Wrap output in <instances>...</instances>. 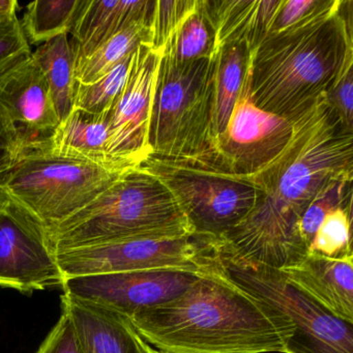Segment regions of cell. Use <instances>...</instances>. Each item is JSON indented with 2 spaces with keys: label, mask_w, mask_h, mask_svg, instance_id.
I'll return each mask as SVG.
<instances>
[{
  "label": "cell",
  "mask_w": 353,
  "mask_h": 353,
  "mask_svg": "<svg viewBox=\"0 0 353 353\" xmlns=\"http://www.w3.org/2000/svg\"><path fill=\"white\" fill-rule=\"evenodd\" d=\"M59 125L48 83L32 52L0 72L3 171L40 148Z\"/></svg>",
  "instance_id": "10"
},
{
  "label": "cell",
  "mask_w": 353,
  "mask_h": 353,
  "mask_svg": "<svg viewBox=\"0 0 353 353\" xmlns=\"http://www.w3.org/2000/svg\"><path fill=\"white\" fill-rule=\"evenodd\" d=\"M201 274L179 270L113 272L65 279L61 288L68 296L130 319L179 296Z\"/></svg>",
  "instance_id": "13"
},
{
  "label": "cell",
  "mask_w": 353,
  "mask_h": 353,
  "mask_svg": "<svg viewBox=\"0 0 353 353\" xmlns=\"http://www.w3.org/2000/svg\"><path fill=\"white\" fill-rule=\"evenodd\" d=\"M216 52L187 63H176L161 52L148 130L150 156L214 167Z\"/></svg>",
  "instance_id": "5"
},
{
  "label": "cell",
  "mask_w": 353,
  "mask_h": 353,
  "mask_svg": "<svg viewBox=\"0 0 353 353\" xmlns=\"http://www.w3.org/2000/svg\"><path fill=\"white\" fill-rule=\"evenodd\" d=\"M352 179H334L328 183L312 200L297 225L301 243L309 249L318 227L332 210L352 205Z\"/></svg>",
  "instance_id": "26"
},
{
  "label": "cell",
  "mask_w": 353,
  "mask_h": 353,
  "mask_svg": "<svg viewBox=\"0 0 353 353\" xmlns=\"http://www.w3.org/2000/svg\"><path fill=\"white\" fill-rule=\"evenodd\" d=\"M280 270L326 311L353 324V255L328 258L307 254L299 263Z\"/></svg>",
  "instance_id": "15"
},
{
  "label": "cell",
  "mask_w": 353,
  "mask_h": 353,
  "mask_svg": "<svg viewBox=\"0 0 353 353\" xmlns=\"http://www.w3.org/2000/svg\"><path fill=\"white\" fill-rule=\"evenodd\" d=\"M129 320L162 353H284L294 332L286 316L228 278L219 261L179 296Z\"/></svg>",
  "instance_id": "2"
},
{
  "label": "cell",
  "mask_w": 353,
  "mask_h": 353,
  "mask_svg": "<svg viewBox=\"0 0 353 353\" xmlns=\"http://www.w3.org/2000/svg\"><path fill=\"white\" fill-rule=\"evenodd\" d=\"M161 52L141 43L133 53L127 81L109 110V159L134 168L152 154L148 144L150 112Z\"/></svg>",
  "instance_id": "14"
},
{
  "label": "cell",
  "mask_w": 353,
  "mask_h": 353,
  "mask_svg": "<svg viewBox=\"0 0 353 353\" xmlns=\"http://www.w3.org/2000/svg\"><path fill=\"white\" fill-rule=\"evenodd\" d=\"M77 334L81 353H152V347L121 314L63 295Z\"/></svg>",
  "instance_id": "17"
},
{
  "label": "cell",
  "mask_w": 353,
  "mask_h": 353,
  "mask_svg": "<svg viewBox=\"0 0 353 353\" xmlns=\"http://www.w3.org/2000/svg\"><path fill=\"white\" fill-rule=\"evenodd\" d=\"M3 150L0 148V172L3 171Z\"/></svg>",
  "instance_id": "34"
},
{
  "label": "cell",
  "mask_w": 353,
  "mask_h": 353,
  "mask_svg": "<svg viewBox=\"0 0 353 353\" xmlns=\"http://www.w3.org/2000/svg\"><path fill=\"white\" fill-rule=\"evenodd\" d=\"M154 5V0H83L69 32L76 65L132 24L142 21L150 24Z\"/></svg>",
  "instance_id": "16"
},
{
  "label": "cell",
  "mask_w": 353,
  "mask_h": 353,
  "mask_svg": "<svg viewBox=\"0 0 353 353\" xmlns=\"http://www.w3.org/2000/svg\"><path fill=\"white\" fill-rule=\"evenodd\" d=\"M38 353H81L73 322L65 310Z\"/></svg>",
  "instance_id": "31"
},
{
  "label": "cell",
  "mask_w": 353,
  "mask_h": 353,
  "mask_svg": "<svg viewBox=\"0 0 353 353\" xmlns=\"http://www.w3.org/2000/svg\"><path fill=\"white\" fill-rule=\"evenodd\" d=\"M108 114L109 111L96 115L73 109L69 117L59 123L50 137L36 150H46L57 156L130 169L109 159Z\"/></svg>",
  "instance_id": "19"
},
{
  "label": "cell",
  "mask_w": 353,
  "mask_h": 353,
  "mask_svg": "<svg viewBox=\"0 0 353 353\" xmlns=\"http://www.w3.org/2000/svg\"><path fill=\"white\" fill-rule=\"evenodd\" d=\"M216 28L208 0L197 5L161 51L176 63L197 61L216 52Z\"/></svg>",
  "instance_id": "22"
},
{
  "label": "cell",
  "mask_w": 353,
  "mask_h": 353,
  "mask_svg": "<svg viewBox=\"0 0 353 353\" xmlns=\"http://www.w3.org/2000/svg\"><path fill=\"white\" fill-rule=\"evenodd\" d=\"M282 0H208L216 48L230 43L254 52L270 34Z\"/></svg>",
  "instance_id": "18"
},
{
  "label": "cell",
  "mask_w": 353,
  "mask_h": 353,
  "mask_svg": "<svg viewBox=\"0 0 353 353\" xmlns=\"http://www.w3.org/2000/svg\"><path fill=\"white\" fill-rule=\"evenodd\" d=\"M196 5L197 0H154L150 26L152 48L161 52Z\"/></svg>",
  "instance_id": "28"
},
{
  "label": "cell",
  "mask_w": 353,
  "mask_h": 353,
  "mask_svg": "<svg viewBox=\"0 0 353 353\" xmlns=\"http://www.w3.org/2000/svg\"><path fill=\"white\" fill-rule=\"evenodd\" d=\"M150 26L148 22H137L115 34L92 57L76 65V82L84 85L94 83L132 54L141 43L150 44Z\"/></svg>",
  "instance_id": "24"
},
{
  "label": "cell",
  "mask_w": 353,
  "mask_h": 353,
  "mask_svg": "<svg viewBox=\"0 0 353 353\" xmlns=\"http://www.w3.org/2000/svg\"><path fill=\"white\" fill-rule=\"evenodd\" d=\"M32 57L46 78L59 123H63L73 111L75 97L76 59L69 34L43 43Z\"/></svg>",
  "instance_id": "20"
},
{
  "label": "cell",
  "mask_w": 353,
  "mask_h": 353,
  "mask_svg": "<svg viewBox=\"0 0 353 353\" xmlns=\"http://www.w3.org/2000/svg\"><path fill=\"white\" fill-rule=\"evenodd\" d=\"M152 353H162V352H160V351L156 350V349H154V347H152Z\"/></svg>",
  "instance_id": "35"
},
{
  "label": "cell",
  "mask_w": 353,
  "mask_h": 353,
  "mask_svg": "<svg viewBox=\"0 0 353 353\" xmlns=\"http://www.w3.org/2000/svg\"><path fill=\"white\" fill-rule=\"evenodd\" d=\"M18 3L16 0H0V20L17 15Z\"/></svg>",
  "instance_id": "33"
},
{
  "label": "cell",
  "mask_w": 353,
  "mask_h": 353,
  "mask_svg": "<svg viewBox=\"0 0 353 353\" xmlns=\"http://www.w3.org/2000/svg\"><path fill=\"white\" fill-rule=\"evenodd\" d=\"M128 170L34 150L0 173V192L26 208L48 232Z\"/></svg>",
  "instance_id": "6"
},
{
  "label": "cell",
  "mask_w": 353,
  "mask_h": 353,
  "mask_svg": "<svg viewBox=\"0 0 353 353\" xmlns=\"http://www.w3.org/2000/svg\"><path fill=\"white\" fill-rule=\"evenodd\" d=\"M220 239L183 236H136L94 247L55 254L65 279L113 272L179 270L205 272L218 264Z\"/></svg>",
  "instance_id": "9"
},
{
  "label": "cell",
  "mask_w": 353,
  "mask_h": 353,
  "mask_svg": "<svg viewBox=\"0 0 353 353\" xmlns=\"http://www.w3.org/2000/svg\"><path fill=\"white\" fill-rule=\"evenodd\" d=\"M352 0H321L305 19L270 34L251 53L252 102L293 121L323 98L353 50Z\"/></svg>",
  "instance_id": "3"
},
{
  "label": "cell",
  "mask_w": 353,
  "mask_h": 353,
  "mask_svg": "<svg viewBox=\"0 0 353 353\" xmlns=\"http://www.w3.org/2000/svg\"><path fill=\"white\" fill-rule=\"evenodd\" d=\"M133 53L94 83L84 85L76 82L74 109L96 115L108 112L127 81Z\"/></svg>",
  "instance_id": "25"
},
{
  "label": "cell",
  "mask_w": 353,
  "mask_h": 353,
  "mask_svg": "<svg viewBox=\"0 0 353 353\" xmlns=\"http://www.w3.org/2000/svg\"><path fill=\"white\" fill-rule=\"evenodd\" d=\"M251 52L243 43L219 47L214 70V140L226 129L249 68Z\"/></svg>",
  "instance_id": "21"
},
{
  "label": "cell",
  "mask_w": 353,
  "mask_h": 353,
  "mask_svg": "<svg viewBox=\"0 0 353 353\" xmlns=\"http://www.w3.org/2000/svg\"><path fill=\"white\" fill-rule=\"evenodd\" d=\"M321 0H282L270 34H276L305 19L318 6Z\"/></svg>",
  "instance_id": "32"
},
{
  "label": "cell",
  "mask_w": 353,
  "mask_h": 353,
  "mask_svg": "<svg viewBox=\"0 0 353 353\" xmlns=\"http://www.w3.org/2000/svg\"><path fill=\"white\" fill-rule=\"evenodd\" d=\"M291 135L292 121L252 102L247 71L226 129L214 140V167L239 177L249 176L276 159Z\"/></svg>",
  "instance_id": "12"
},
{
  "label": "cell",
  "mask_w": 353,
  "mask_h": 353,
  "mask_svg": "<svg viewBox=\"0 0 353 353\" xmlns=\"http://www.w3.org/2000/svg\"><path fill=\"white\" fill-rule=\"evenodd\" d=\"M30 53V43L17 15L0 20V72Z\"/></svg>",
  "instance_id": "30"
},
{
  "label": "cell",
  "mask_w": 353,
  "mask_h": 353,
  "mask_svg": "<svg viewBox=\"0 0 353 353\" xmlns=\"http://www.w3.org/2000/svg\"><path fill=\"white\" fill-rule=\"evenodd\" d=\"M218 261L228 278L290 320L294 332L284 353H353V324L326 311L280 270L239 257L222 239Z\"/></svg>",
  "instance_id": "7"
},
{
  "label": "cell",
  "mask_w": 353,
  "mask_h": 353,
  "mask_svg": "<svg viewBox=\"0 0 353 353\" xmlns=\"http://www.w3.org/2000/svg\"><path fill=\"white\" fill-rule=\"evenodd\" d=\"M83 0H37L26 8L21 28L28 43H46L73 28Z\"/></svg>",
  "instance_id": "23"
},
{
  "label": "cell",
  "mask_w": 353,
  "mask_h": 353,
  "mask_svg": "<svg viewBox=\"0 0 353 353\" xmlns=\"http://www.w3.org/2000/svg\"><path fill=\"white\" fill-rule=\"evenodd\" d=\"M63 282L45 227L0 192V286L32 293Z\"/></svg>",
  "instance_id": "11"
},
{
  "label": "cell",
  "mask_w": 353,
  "mask_h": 353,
  "mask_svg": "<svg viewBox=\"0 0 353 353\" xmlns=\"http://www.w3.org/2000/svg\"><path fill=\"white\" fill-rule=\"evenodd\" d=\"M194 234L168 188L139 166L129 169L85 208L47 232L53 253L136 236Z\"/></svg>",
  "instance_id": "4"
},
{
  "label": "cell",
  "mask_w": 353,
  "mask_h": 353,
  "mask_svg": "<svg viewBox=\"0 0 353 353\" xmlns=\"http://www.w3.org/2000/svg\"><path fill=\"white\" fill-rule=\"evenodd\" d=\"M351 220L352 205L343 206L330 212L314 234L307 254L328 258L352 256Z\"/></svg>",
  "instance_id": "27"
},
{
  "label": "cell",
  "mask_w": 353,
  "mask_h": 353,
  "mask_svg": "<svg viewBox=\"0 0 353 353\" xmlns=\"http://www.w3.org/2000/svg\"><path fill=\"white\" fill-rule=\"evenodd\" d=\"M162 181L196 234L221 239L251 212L259 191L247 179L197 161L150 156L139 165Z\"/></svg>",
  "instance_id": "8"
},
{
  "label": "cell",
  "mask_w": 353,
  "mask_h": 353,
  "mask_svg": "<svg viewBox=\"0 0 353 353\" xmlns=\"http://www.w3.org/2000/svg\"><path fill=\"white\" fill-rule=\"evenodd\" d=\"M332 108L349 133H353V50L349 51L339 73L324 94Z\"/></svg>",
  "instance_id": "29"
},
{
  "label": "cell",
  "mask_w": 353,
  "mask_h": 353,
  "mask_svg": "<svg viewBox=\"0 0 353 353\" xmlns=\"http://www.w3.org/2000/svg\"><path fill=\"white\" fill-rule=\"evenodd\" d=\"M292 121L284 150L257 172L241 177L259 191L239 226L221 237L249 261L284 270L307 255L297 225L318 192L334 179H353V133L323 98Z\"/></svg>",
  "instance_id": "1"
}]
</instances>
